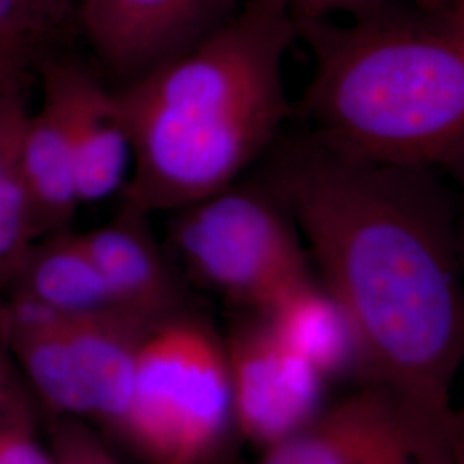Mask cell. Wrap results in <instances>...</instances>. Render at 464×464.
I'll return each instance as SVG.
<instances>
[{
	"mask_svg": "<svg viewBox=\"0 0 464 464\" xmlns=\"http://www.w3.org/2000/svg\"><path fill=\"white\" fill-rule=\"evenodd\" d=\"M266 159L262 179L351 322L358 383H385L446 420L464 363L452 188L437 169L354 160L310 133L279 138Z\"/></svg>",
	"mask_w": 464,
	"mask_h": 464,
	"instance_id": "obj_1",
	"label": "cell"
},
{
	"mask_svg": "<svg viewBox=\"0 0 464 464\" xmlns=\"http://www.w3.org/2000/svg\"><path fill=\"white\" fill-rule=\"evenodd\" d=\"M293 16L246 7L193 49L117 90L133 141L122 205L172 214L237 183L279 140L289 102L284 61Z\"/></svg>",
	"mask_w": 464,
	"mask_h": 464,
	"instance_id": "obj_2",
	"label": "cell"
},
{
	"mask_svg": "<svg viewBox=\"0 0 464 464\" xmlns=\"http://www.w3.org/2000/svg\"><path fill=\"white\" fill-rule=\"evenodd\" d=\"M310 134L354 160L446 170L464 155V38L406 21L310 28Z\"/></svg>",
	"mask_w": 464,
	"mask_h": 464,
	"instance_id": "obj_3",
	"label": "cell"
},
{
	"mask_svg": "<svg viewBox=\"0 0 464 464\" xmlns=\"http://www.w3.org/2000/svg\"><path fill=\"white\" fill-rule=\"evenodd\" d=\"M147 464H198L239 440L224 337L184 310L153 325L112 429Z\"/></svg>",
	"mask_w": 464,
	"mask_h": 464,
	"instance_id": "obj_4",
	"label": "cell"
},
{
	"mask_svg": "<svg viewBox=\"0 0 464 464\" xmlns=\"http://www.w3.org/2000/svg\"><path fill=\"white\" fill-rule=\"evenodd\" d=\"M169 246L179 272L243 314L264 315L315 281L293 217L262 178L172 212Z\"/></svg>",
	"mask_w": 464,
	"mask_h": 464,
	"instance_id": "obj_5",
	"label": "cell"
},
{
	"mask_svg": "<svg viewBox=\"0 0 464 464\" xmlns=\"http://www.w3.org/2000/svg\"><path fill=\"white\" fill-rule=\"evenodd\" d=\"M147 324L122 312L66 315L34 299H0V329L17 368L55 418L95 420L109 430L124 413Z\"/></svg>",
	"mask_w": 464,
	"mask_h": 464,
	"instance_id": "obj_6",
	"label": "cell"
},
{
	"mask_svg": "<svg viewBox=\"0 0 464 464\" xmlns=\"http://www.w3.org/2000/svg\"><path fill=\"white\" fill-rule=\"evenodd\" d=\"M444 427L396 389L363 382L303 429L264 449L256 464H396Z\"/></svg>",
	"mask_w": 464,
	"mask_h": 464,
	"instance_id": "obj_7",
	"label": "cell"
},
{
	"mask_svg": "<svg viewBox=\"0 0 464 464\" xmlns=\"http://www.w3.org/2000/svg\"><path fill=\"white\" fill-rule=\"evenodd\" d=\"M239 442L270 448L325 408L329 382L287 348L262 316L245 314L224 337Z\"/></svg>",
	"mask_w": 464,
	"mask_h": 464,
	"instance_id": "obj_8",
	"label": "cell"
},
{
	"mask_svg": "<svg viewBox=\"0 0 464 464\" xmlns=\"http://www.w3.org/2000/svg\"><path fill=\"white\" fill-rule=\"evenodd\" d=\"M234 0H78L76 30L122 86L193 49L232 16Z\"/></svg>",
	"mask_w": 464,
	"mask_h": 464,
	"instance_id": "obj_9",
	"label": "cell"
},
{
	"mask_svg": "<svg viewBox=\"0 0 464 464\" xmlns=\"http://www.w3.org/2000/svg\"><path fill=\"white\" fill-rule=\"evenodd\" d=\"M80 234L121 312L159 324L188 310L181 272L159 245L150 216L121 203L109 222Z\"/></svg>",
	"mask_w": 464,
	"mask_h": 464,
	"instance_id": "obj_10",
	"label": "cell"
},
{
	"mask_svg": "<svg viewBox=\"0 0 464 464\" xmlns=\"http://www.w3.org/2000/svg\"><path fill=\"white\" fill-rule=\"evenodd\" d=\"M52 61L66 92L82 207L122 197L133 172V141L117 90L63 52Z\"/></svg>",
	"mask_w": 464,
	"mask_h": 464,
	"instance_id": "obj_11",
	"label": "cell"
},
{
	"mask_svg": "<svg viewBox=\"0 0 464 464\" xmlns=\"http://www.w3.org/2000/svg\"><path fill=\"white\" fill-rule=\"evenodd\" d=\"M34 71L40 102L24 121L16 162L42 237L67 231L82 201L64 84L52 57Z\"/></svg>",
	"mask_w": 464,
	"mask_h": 464,
	"instance_id": "obj_12",
	"label": "cell"
},
{
	"mask_svg": "<svg viewBox=\"0 0 464 464\" xmlns=\"http://www.w3.org/2000/svg\"><path fill=\"white\" fill-rule=\"evenodd\" d=\"M5 295L34 299L66 315L121 312L82 234L71 229L38 237Z\"/></svg>",
	"mask_w": 464,
	"mask_h": 464,
	"instance_id": "obj_13",
	"label": "cell"
},
{
	"mask_svg": "<svg viewBox=\"0 0 464 464\" xmlns=\"http://www.w3.org/2000/svg\"><path fill=\"white\" fill-rule=\"evenodd\" d=\"M258 316L325 381L344 377L358 381L360 351L351 322L341 304L316 279Z\"/></svg>",
	"mask_w": 464,
	"mask_h": 464,
	"instance_id": "obj_14",
	"label": "cell"
},
{
	"mask_svg": "<svg viewBox=\"0 0 464 464\" xmlns=\"http://www.w3.org/2000/svg\"><path fill=\"white\" fill-rule=\"evenodd\" d=\"M74 34L76 0H0V44L34 71Z\"/></svg>",
	"mask_w": 464,
	"mask_h": 464,
	"instance_id": "obj_15",
	"label": "cell"
},
{
	"mask_svg": "<svg viewBox=\"0 0 464 464\" xmlns=\"http://www.w3.org/2000/svg\"><path fill=\"white\" fill-rule=\"evenodd\" d=\"M16 149L0 151V298L16 281L28 251L40 237L32 203L19 176Z\"/></svg>",
	"mask_w": 464,
	"mask_h": 464,
	"instance_id": "obj_16",
	"label": "cell"
},
{
	"mask_svg": "<svg viewBox=\"0 0 464 464\" xmlns=\"http://www.w3.org/2000/svg\"><path fill=\"white\" fill-rule=\"evenodd\" d=\"M52 454L57 464H122L82 420L55 418Z\"/></svg>",
	"mask_w": 464,
	"mask_h": 464,
	"instance_id": "obj_17",
	"label": "cell"
},
{
	"mask_svg": "<svg viewBox=\"0 0 464 464\" xmlns=\"http://www.w3.org/2000/svg\"><path fill=\"white\" fill-rule=\"evenodd\" d=\"M32 391L17 368L14 354L0 329V429L34 423Z\"/></svg>",
	"mask_w": 464,
	"mask_h": 464,
	"instance_id": "obj_18",
	"label": "cell"
},
{
	"mask_svg": "<svg viewBox=\"0 0 464 464\" xmlns=\"http://www.w3.org/2000/svg\"><path fill=\"white\" fill-rule=\"evenodd\" d=\"M0 464H57L52 450L44 448L34 433V423L0 429Z\"/></svg>",
	"mask_w": 464,
	"mask_h": 464,
	"instance_id": "obj_19",
	"label": "cell"
},
{
	"mask_svg": "<svg viewBox=\"0 0 464 464\" xmlns=\"http://www.w3.org/2000/svg\"><path fill=\"white\" fill-rule=\"evenodd\" d=\"M28 112L26 95L0 93V151L16 149Z\"/></svg>",
	"mask_w": 464,
	"mask_h": 464,
	"instance_id": "obj_20",
	"label": "cell"
},
{
	"mask_svg": "<svg viewBox=\"0 0 464 464\" xmlns=\"http://www.w3.org/2000/svg\"><path fill=\"white\" fill-rule=\"evenodd\" d=\"M34 71L14 52L0 44V93L26 95L30 76Z\"/></svg>",
	"mask_w": 464,
	"mask_h": 464,
	"instance_id": "obj_21",
	"label": "cell"
},
{
	"mask_svg": "<svg viewBox=\"0 0 464 464\" xmlns=\"http://www.w3.org/2000/svg\"><path fill=\"white\" fill-rule=\"evenodd\" d=\"M396 464H454L446 442L444 427Z\"/></svg>",
	"mask_w": 464,
	"mask_h": 464,
	"instance_id": "obj_22",
	"label": "cell"
},
{
	"mask_svg": "<svg viewBox=\"0 0 464 464\" xmlns=\"http://www.w3.org/2000/svg\"><path fill=\"white\" fill-rule=\"evenodd\" d=\"M449 176L454 181V205H456V234H458V249H459V260L464 276V155L458 159L454 164L446 169Z\"/></svg>",
	"mask_w": 464,
	"mask_h": 464,
	"instance_id": "obj_23",
	"label": "cell"
},
{
	"mask_svg": "<svg viewBox=\"0 0 464 464\" xmlns=\"http://www.w3.org/2000/svg\"><path fill=\"white\" fill-rule=\"evenodd\" d=\"M444 435L452 463L464 464V404L449 410L444 420Z\"/></svg>",
	"mask_w": 464,
	"mask_h": 464,
	"instance_id": "obj_24",
	"label": "cell"
},
{
	"mask_svg": "<svg viewBox=\"0 0 464 464\" xmlns=\"http://www.w3.org/2000/svg\"><path fill=\"white\" fill-rule=\"evenodd\" d=\"M293 16L296 11L306 16H314L320 13H327L332 9H343L356 4L358 0H274Z\"/></svg>",
	"mask_w": 464,
	"mask_h": 464,
	"instance_id": "obj_25",
	"label": "cell"
},
{
	"mask_svg": "<svg viewBox=\"0 0 464 464\" xmlns=\"http://www.w3.org/2000/svg\"><path fill=\"white\" fill-rule=\"evenodd\" d=\"M237 442H239V440L232 442L227 448L218 450L214 456H210L208 459H205V461H201V463L198 464H241Z\"/></svg>",
	"mask_w": 464,
	"mask_h": 464,
	"instance_id": "obj_26",
	"label": "cell"
},
{
	"mask_svg": "<svg viewBox=\"0 0 464 464\" xmlns=\"http://www.w3.org/2000/svg\"><path fill=\"white\" fill-rule=\"evenodd\" d=\"M459 30V34H463L464 38V17H463V24H461V28H458Z\"/></svg>",
	"mask_w": 464,
	"mask_h": 464,
	"instance_id": "obj_27",
	"label": "cell"
}]
</instances>
